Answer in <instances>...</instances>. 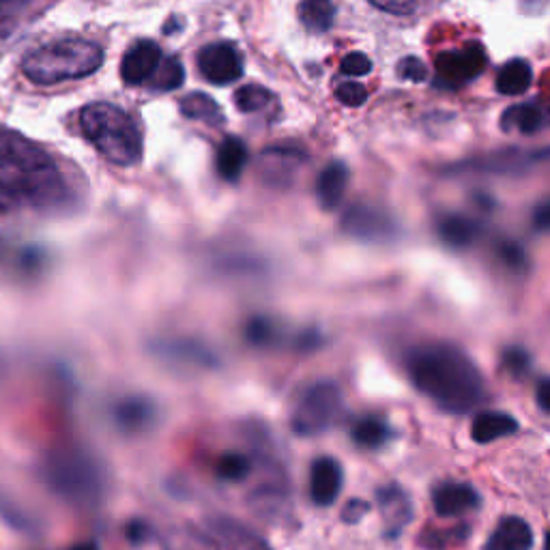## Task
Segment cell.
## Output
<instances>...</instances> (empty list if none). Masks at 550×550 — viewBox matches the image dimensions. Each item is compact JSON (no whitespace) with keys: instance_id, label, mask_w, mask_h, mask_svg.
<instances>
[{"instance_id":"40","label":"cell","mask_w":550,"mask_h":550,"mask_svg":"<svg viewBox=\"0 0 550 550\" xmlns=\"http://www.w3.org/2000/svg\"><path fill=\"white\" fill-rule=\"evenodd\" d=\"M535 400H538V407L542 413L550 411V383L546 376L544 379H540L538 387H535Z\"/></svg>"},{"instance_id":"20","label":"cell","mask_w":550,"mask_h":550,"mask_svg":"<svg viewBox=\"0 0 550 550\" xmlns=\"http://www.w3.org/2000/svg\"><path fill=\"white\" fill-rule=\"evenodd\" d=\"M213 540L224 550H269L267 544L254 535L250 529L241 527L230 518H215L209 523Z\"/></svg>"},{"instance_id":"11","label":"cell","mask_w":550,"mask_h":550,"mask_svg":"<svg viewBox=\"0 0 550 550\" xmlns=\"http://www.w3.org/2000/svg\"><path fill=\"white\" fill-rule=\"evenodd\" d=\"M376 505L383 518L385 538L396 540L413 520V503L404 488L398 484H387L376 490Z\"/></svg>"},{"instance_id":"3","label":"cell","mask_w":550,"mask_h":550,"mask_svg":"<svg viewBox=\"0 0 550 550\" xmlns=\"http://www.w3.org/2000/svg\"><path fill=\"white\" fill-rule=\"evenodd\" d=\"M41 473L54 495L76 508H95L106 495L104 465L82 447L65 445L50 452Z\"/></svg>"},{"instance_id":"32","label":"cell","mask_w":550,"mask_h":550,"mask_svg":"<svg viewBox=\"0 0 550 550\" xmlns=\"http://www.w3.org/2000/svg\"><path fill=\"white\" fill-rule=\"evenodd\" d=\"M336 99L344 106L359 108L366 104L368 91H366V86H361L359 82H342L336 86Z\"/></svg>"},{"instance_id":"8","label":"cell","mask_w":550,"mask_h":550,"mask_svg":"<svg viewBox=\"0 0 550 550\" xmlns=\"http://www.w3.org/2000/svg\"><path fill=\"white\" fill-rule=\"evenodd\" d=\"M342 230L344 235L364 243H387L398 237L394 217L372 205H353L342 217Z\"/></svg>"},{"instance_id":"16","label":"cell","mask_w":550,"mask_h":550,"mask_svg":"<svg viewBox=\"0 0 550 550\" xmlns=\"http://www.w3.org/2000/svg\"><path fill=\"white\" fill-rule=\"evenodd\" d=\"M533 542L535 535L525 518L505 516L488 535L484 550H531Z\"/></svg>"},{"instance_id":"7","label":"cell","mask_w":550,"mask_h":550,"mask_svg":"<svg viewBox=\"0 0 550 550\" xmlns=\"http://www.w3.org/2000/svg\"><path fill=\"white\" fill-rule=\"evenodd\" d=\"M488 65L484 46L477 41L467 43L462 50L443 52L437 56V78L434 86L439 89H460L484 74Z\"/></svg>"},{"instance_id":"37","label":"cell","mask_w":550,"mask_h":550,"mask_svg":"<svg viewBox=\"0 0 550 550\" xmlns=\"http://www.w3.org/2000/svg\"><path fill=\"white\" fill-rule=\"evenodd\" d=\"M370 512V505L366 501H361V499H351L349 503L344 505V510H342V520L344 523H349V525H357L361 518H364L366 514Z\"/></svg>"},{"instance_id":"6","label":"cell","mask_w":550,"mask_h":550,"mask_svg":"<svg viewBox=\"0 0 550 550\" xmlns=\"http://www.w3.org/2000/svg\"><path fill=\"white\" fill-rule=\"evenodd\" d=\"M342 407V392L334 381L312 383L295 402L291 430L297 437H321L336 426Z\"/></svg>"},{"instance_id":"42","label":"cell","mask_w":550,"mask_h":550,"mask_svg":"<svg viewBox=\"0 0 550 550\" xmlns=\"http://www.w3.org/2000/svg\"><path fill=\"white\" fill-rule=\"evenodd\" d=\"M179 31H183V22L179 18H170L164 26V33L170 35V33H179Z\"/></svg>"},{"instance_id":"13","label":"cell","mask_w":550,"mask_h":550,"mask_svg":"<svg viewBox=\"0 0 550 550\" xmlns=\"http://www.w3.org/2000/svg\"><path fill=\"white\" fill-rule=\"evenodd\" d=\"M482 503V497L471 484L462 482H443L432 490V508L441 518H458L465 516L477 505Z\"/></svg>"},{"instance_id":"28","label":"cell","mask_w":550,"mask_h":550,"mask_svg":"<svg viewBox=\"0 0 550 550\" xmlns=\"http://www.w3.org/2000/svg\"><path fill=\"white\" fill-rule=\"evenodd\" d=\"M185 80V69L181 65L179 59H164L162 56V61H159L157 69H155V74L151 76V86L157 91H175L179 89V86L183 84Z\"/></svg>"},{"instance_id":"26","label":"cell","mask_w":550,"mask_h":550,"mask_svg":"<svg viewBox=\"0 0 550 550\" xmlns=\"http://www.w3.org/2000/svg\"><path fill=\"white\" fill-rule=\"evenodd\" d=\"M533 82V69L527 61L523 59H514L510 63H505L499 69L497 76V91L501 95H520L529 91V86Z\"/></svg>"},{"instance_id":"27","label":"cell","mask_w":550,"mask_h":550,"mask_svg":"<svg viewBox=\"0 0 550 550\" xmlns=\"http://www.w3.org/2000/svg\"><path fill=\"white\" fill-rule=\"evenodd\" d=\"M252 473V460L239 452H226L215 465V475L224 482H241Z\"/></svg>"},{"instance_id":"1","label":"cell","mask_w":550,"mask_h":550,"mask_svg":"<svg viewBox=\"0 0 550 550\" xmlns=\"http://www.w3.org/2000/svg\"><path fill=\"white\" fill-rule=\"evenodd\" d=\"M69 190L54 159L35 142L0 125V215L54 211Z\"/></svg>"},{"instance_id":"10","label":"cell","mask_w":550,"mask_h":550,"mask_svg":"<svg viewBox=\"0 0 550 550\" xmlns=\"http://www.w3.org/2000/svg\"><path fill=\"white\" fill-rule=\"evenodd\" d=\"M198 69L211 84H233L243 76V56L233 43L217 41L200 50Z\"/></svg>"},{"instance_id":"39","label":"cell","mask_w":550,"mask_h":550,"mask_svg":"<svg viewBox=\"0 0 550 550\" xmlns=\"http://www.w3.org/2000/svg\"><path fill=\"white\" fill-rule=\"evenodd\" d=\"M548 224H550V207H548V202L544 200L533 211V228L540 230V233H544V230H548Z\"/></svg>"},{"instance_id":"30","label":"cell","mask_w":550,"mask_h":550,"mask_svg":"<svg viewBox=\"0 0 550 550\" xmlns=\"http://www.w3.org/2000/svg\"><path fill=\"white\" fill-rule=\"evenodd\" d=\"M278 336L280 331L271 318L256 316L248 325H245V340L254 346H271L275 344V340H278Z\"/></svg>"},{"instance_id":"17","label":"cell","mask_w":550,"mask_h":550,"mask_svg":"<svg viewBox=\"0 0 550 550\" xmlns=\"http://www.w3.org/2000/svg\"><path fill=\"white\" fill-rule=\"evenodd\" d=\"M520 428L518 419L505 411H482L477 413L471 424V439L477 445H488L499 439L512 437Z\"/></svg>"},{"instance_id":"5","label":"cell","mask_w":550,"mask_h":550,"mask_svg":"<svg viewBox=\"0 0 550 550\" xmlns=\"http://www.w3.org/2000/svg\"><path fill=\"white\" fill-rule=\"evenodd\" d=\"M104 65V50L86 39L52 41L24 59V76L35 84H59L95 74Z\"/></svg>"},{"instance_id":"2","label":"cell","mask_w":550,"mask_h":550,"mask_svg":"<svg viewBox=\"0 0 550 550\" xmlns=\"http://www.w3.org/2000/svg\"><path fill=\"white\" fill-rule=\"evenodd\" d=\"M413 387L445 413L465 415L486 400V381L475 361L452 342H424L407 355Z\"/></svg>"},{"instance_id":"29","label":"cell","mask_w":550,"mask_h":550,"mask_svg":"<svg viewBox=\"0 0 550 550\" xmlns=\"http://www.w3.org/2000/svg\"><path fill=\"white\" fill-rule=\"evenodd\" d=\"M271 101H273V93L260 84L241 86V89L235 93V104L239 112H248V114L258 112L267 108Z\"/></svg>"},{"instance_id":"24","label":"cell","mask_w":550,"mask_h":550,"mask_svg":"<svg viewBox=\"0 0 550 550\" xmlns=\"http://www.w3.org/2000/svg\"><path fill=\"white\" fill-rule=\"evenodd\" d=\"M179 108H181L183 117L190 119V121L209 123L213 127H220L226 121L222 108L217 106V101L213 97L205 95V93H190V95H185L181 99Z\"/></svg>"},{"instance_id":"22","label":"cell","mask_w":550,"mask_h":550,"mask_svg":"<svg viewBox=\"0 0 550 550\" xmlns=\"http://www.w3.org/2000/svg\"><path fill=\"white\" fill-rule=\"evenodd\" d=\"M503 132H518V134H538L546 127V112L542 106L527 101V104H516L503 112L501 117Z\"/></svg>"},{"instance_id":"21","label":"cell","mask_w":550,"mask_h":550,"mask_svg":"<svg viewBox=\"0 0 550 550\" xmlns=\"http://www.w3.org/2000/svg\"><path fill=\"white\" fill-rule=\"evenodd\" d=\"M248 159H250V153L243 140L235 136L224 138L220 147H217V157H215L217 175L230 183L239 181L245 166H248Z\"/></svg>"},{"instance_id":"18","label":"cell","mask_w":550,"mask_h":550,"mask_svg":"<svg viewBox=\"0 0 550 550\" xmlns=\"http://www.w3.org/2000/svg\"><path fill=\"white\" fill-rule=\"evenodd\" d=\"M346 187H349V166L331 162L316 179V200L325 211H334L342 205Z\"/></svg>"},{"instance_id":"23","label":"cell","mask_w":550,"mask_h":550,"mask_svg":"<svg viewBox=\"0 0 550 550\" xmlns=\"http://www.w3.org/2000/svg\"><path fill=\"white\" fill-rule=\"evenodd\" d=\"M394 432L389 428L383 417L379 415H364L353 424L351 439L361 450H379L385 443L392 441Z\"/></svg>"},{"instance_id":"14","label":"cell","mask_w":550,"mask_h":550,"mask_svg":"<svg viewBox=\"0 0 550 550\" xmlns=\"http://www.w3.org/2000/svg\"><path fill=\"white\" fill-rule=\"evenodd\" d=\"M114 424L127 434L151 430L157 422V404L147 396H127L114 404Z\"/></svg>"},{"instance_id":"25","label":"cell","mask_w":550,"mask_h":550,"mask_svg":"<svg viewBox=\"0 0 550 550\" xmlns=\"http://www.w3.org/2000/svg\"><path fill=\"white\" fill-rule=\"evenodd\" d=\"M299 20L306 26V31L314 35H323L331 31L336 20L334 0H301Z\"/></svg>"},{"instance_id":"19","label":"cell","mask_w":550,"mask_h":550,"mask_svg":"<svg viewBox=\"0 0 550 550\" xmlns=\"http://www.w3.org/2000/svg\"><path fill=\"white\" fill-rule=\"evenodd\" d=\"M482 226L475 222L473 217L460 215V213H447L443 215L437 224V235L447 245V248L454 250H465L469 245L475 243L480 237Z\"/></svg>"},{"instance_id":"15","label":"cell","mask_w":550,"mask_h":550,"mask_svg":"<svg viewBox=\"0 0 550 550\" xmlns=\"http://www.w3.org/2000/svg\"><path fill=\"white\" fill-rule=\"evenodd\" d=\"M162 61V50L155 41L140 39L129 48L121 61V76L127 84H144L155 74V69Z\"/></svg>"},{"instance_id":"12","label":"cell","mask_w":550,"mask_h":550,"mask_svg":"<svg viewBox=\"0 0 550 550\" xmlns=\"http://www.w3.org/2000/svg\"><path fill=\"white\" fill-rule=\"evenodd\" d=\"M344 471L342 465L331 456H321L312 462L310 469V499L318 508L334 505L342 492Z\"/></svg>"},{"instance_id":"36","label":"cell","mask_w":550,"mask_h":550,"mask_svg":"<svg viewBox=\"0 0 550 550\" xmlns=\"http://www.w3.org/2000/svg\"><path fill=\"white\" fill-rule=\"evenodd\" d=\"M368 3L389 16H411L417 9V0H368Z\"/></svg>"},{"instance_id":"38","label":"cell","mask_w":550,"mask_h":550,"mask_svg":"<svg viewBox=\"0 0 550 550\" xmlns=\"http://www.w3.org/2000/svg\"><path fill=\"white\" fill-rule=\"evenodd\" d=\"M35 0H0V18H16L20 13H24L28 7H31Z\"/></svg>"},{"instance_id":"33","label":"cell","mask_w":550,"mask_h":550,"mask_svg":"<svg viewBox=\"0 0 550 550\" xmlns=\"http://www.w3.org/2000/svg\"><path fill=\"white\" fill-rule=\"evenodd\" d=\"M340 71L346 76H368L372 71V61L368 59V56L364 52H351L346 54L342 59V65H340Z\"/></svg>"},{"instance_id":"4","label":"cell","mask_w":550,"mask_h":550,"mask_svg":"<svg viewBox=\"0 0 550 550\" xmlns=\"http://www.w3.org/2000/svg\"><path fill=\"white\" fill-rule=\"evenodd\" d=\"M80 129L108 162L134 166L142 155V138L129 114L112 104H89L80 112Z\"/></svg>"},{"instance_id":"43","label":"cell","mask_w":550,"mask_h":550,"mask_svg":"<svg viewBox=\"0 0 550 550\" xmlns=\"http://www.w3.org/2000/svg\"><path fill=\"white\" fill-rule=\"evenodd\" d=\"M71 550H99L95 544H80L76 548H71Z\"/></svg>"},{"instance_id":"34","label":"cell","mask_w":550,"mask_h":550,"mask_svg":"<svg viewBox=\"0 0 550 550\" xmlns=\"http://www.w3.org/2000/svg\"><path fill=\"white\" fill-rule=\"evenodd\" d=\"M499 254H501L503 263L508 265L510 269H514V271L527 269V254H525L523 248H520L518 243H512V241L501 243L499 245Z\"/></svg>"},{"instance_id":"41","label":"cell","mask_w":550,"mask_h":550,"mask_svg":"<svg viewBox=\"0 0 550 550\" xmlns=\"http://www.w3.org/2000/svg\"><path fill=\"white\" fill-rule=\"evenodd\" d=\"M144 535H147V525H142V523H132L127 529V538L132 540V542H142L144 540Z\"/></svg>"},{"instance_id":"31","label":"cell","mask_w":550,"mask_h":550,"mask_svg":"<svg viewBox=\"0 0 550 550\" xmlns=\"http://www.w3.org/2000/svg\"><path fill=\"white\" fill-rule=\"evenodd\" d=\"M501 368L520 379V376H525L531 368V355L525 349H520V346H510V349H505L501 355Z\"/></svg>"},{"instance_id":"35","label":"cell","mask_w":550,"mask_h":550,"mask_svg":"<svg viewBox=\"0 0 550 550\" xmlns=\"http://www.w3.org/2000/svg\"><path fill=\"white\" fill-rule=\"evenodd\" d=\"M398 76L409 82H426L428 69L422 61L415 59V56H407V59H402L398 63Z\"/></svg>"},{"instance_id":"9","label":"cell","mask_w":550,"mask_h":550,"mask_svg":"<svg viewBox=\"0 0 550 550\" xmlns=\"http://www.w3.org/2000/svg\"><path fill=\"white\" fill-rule=\"evenodd\" d=\"M151 353L162 359L168 366H181V368H196V370H209L217 368L215 353L207 344H202L192 338H170V340H157L151 344Z\"/></svg>"}]
</instances>
